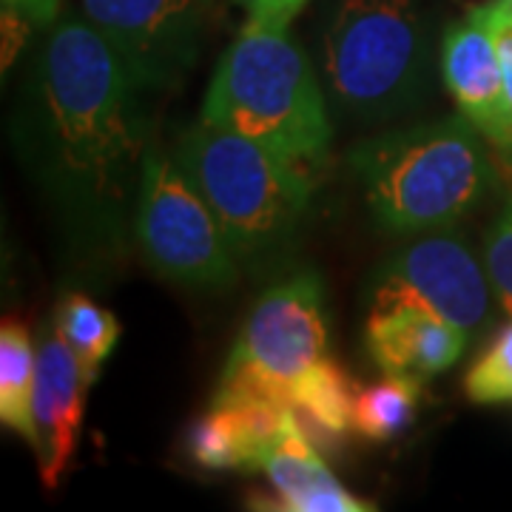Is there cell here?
<instances>
[{
  "mask_svg": "<svg viewBox=\"0 0 512 512\" xmlns=\"http://www.w3.org/2000/svg\"><path fill=\"white\" fill-rule=\"evenodd\" d=\"M148 92L86 15L57 18L15 111V146L80 248L120 254L137 237Z\"/></svg>",
  "mask_w": 512,
  "mask_h": 512,
  "instance_id": "obj_1",
  "label": "cell"
},
{
  "mask_svg": "<svg viewBox=\"0 0 512 512\" xmlns=\"http://www.w3.org/2000/svg\"><path fill=\"white\" fill-rule=\"evenodd\" d=\"M490 140L461 111L390 131L350 151L367 208L390 234H427L461 222L493 191Z\"/></svg>",
  "mask_w": 512,
  "mask_h": 512,
  "instance_id": "obj_2",
  "label": "cell"
},
{
  "mask_svg": "<svg viewBox=\"0 0 512 512\" xmlns=\"http://www.w3.org/2000/svg\"><path fill=\"white\" fill-rule=\"evenodd\" d=\"M433 0H336L322 29V77L350 120L379 123L433 92Z\"/></svg>",
  "mask_w": 512,
  "mask_h": 512,
  "instance_id": "obj_3",
  "label": "cell"
},
{
  "mask_svg": "<svg viewBox=\"0 0 512 512\" xmlns=\"http://www.w3.org/2000/svg\"><path fill=\"white\" fill-rule=\"evenodd\" d=\"M200 120L239 131L302 168L319 163L330 143L328 100L308 55L288 32L254 23L220 57Z\"/></svg>",
  "mask_w": 512,
  "mask_h": 512,
  "instance_id": "obj_4",
  "label": "cell"
},
{
  "mask_svg": "<svg viewBox=\"0 0 512 512\" xmlns=\"http://www.w3.org/2000/svg\"><path fill=\"white\" fill-rule=\"evenodd\" d=\"M177 163L217 214L237 259H259L296 234L311 205L308 168L231 128L197 123Z\"/></svg>",
  "mask_w": 512,
  "mask_h": 512,
  "instance_id": "obj_5",
  "label": "cell"
},
{
  "mask_svg": "<svg viewBox=\"0 0 512 512\" xmlns=\"http://www.w3.org/2000/svg\"><path fill=\"white\" fill-rule=\"evenodd\" d=\"M328 356L322 285L299 274L262 293L222 367V390L256 393L293 407L299 382Z\"/></svg>",
  "mask_w": 512,
  "mask_h": 512,
  "instance_id": "obj_6",
  "label": "cell"
},
{
  "mask_svg": "<svg viewBox=\"0 0 512 512\" xmlns=\"http://www.w3.org/2000/svg\"><path fill=\"white\" fill-rule=\"evenodd\" d=\"M137 239L157 274L191 288H220L237 276V254L217 214L177 157L151 146L137 208Z\"/></svg>",
  "mask_w": 512,
  "mask_h": 512,
  "instance_id": "obj_7",
  "label": "cell"
},
{
  "mask_svg": "<svg viewBox=\"0 0 512 512\" xmlns=\"http://www.w3.org/2000/svg\"><path fill=\"white\" fill-rule=\"evenodd\" d=\"M493 296L487 265H481L473 245L461 234L439 228L384 262L367 293V305L370 311L419 305L473 339L490 322Z\"/></svg>",
  "mask_w": 512,
  "mask_h": 512,
  "instance_id": "obj_8",
  "label": "cell"
},
{
  "mask_svg": "<svg viewBox=\"0 0 512 512\" xmlns=\"http://www.w3.org/2000/svg\"><path fill=\"white\" fill-rule=\"evenodd\" d=\"M80 9L154 94L177 86L197 63L217 0H80Z\"/></svg>",
  "mask_w": 512,
  "mask_h": 512,
  "instance_id": "obj_9",
  "label": "cell"
},
{
  "mask_svg": "<svg viewBox=\"0 0 512 512\" xmlns=\"http://www.w3.org/2000/svg\"><path fill=\"white\" fill-rule=\"evenodd\" d=\"M439 60L441 80L453 94L458 111L490 140L495 151L512 157V109L504 92L487 3L470 9L441 35Z\"/></svg>",
  "mask_w": 512,
  "mask_h": 512,
  "instance_id": "obj_10",
  "label": "cell"
},
{
  "mask_svg": "<svg viewBox=\"0 0 512 512\" xmlns=\"http://www.w3.org/2000/svg\"><path fill=\"white\" fill-rule=\"evenodd\" d=\"M291 416L293 407L268 396L217 387L188 433V453L205 470H262Z\"/></svg>",
  "mask_w": 512,
  "mask_h": 512,
  "instance_id": "obj_11",
  "label": "cell"
},
{
  "mask_svg": "<svg viewBox=\"0 0 512 512\" xmlns=\"http://www.w3.org/2000/svg\"><path fill=\"white\" fill-rule=\"evenodd\" d=\"M89 376L63 339L57 322L43 333L37 348V376L32 416H35V450L40 476L46 487H57L74 456L77 433L83 424V402Z\"/></svg>",
  "mask_w": 512,
  "mask_h": 512,
  "instance_id": "obj_12",
  "label": "cell"
},
{
  "mask_svg": "<svg viewBox=\"0 0 512 512\" xmlns=\"http://www.w3.org/2000/svg\"><path fill=\"white\" fill-rule=\"evenodd\" d=\"M467 345L470 336L464 330L419 305L367 313V356L390 376H413L419 382L439 376L456 365Z\"/></svg>",
  "mask_w": 512,
  "mask_h": 512,
  "instance_id": "obj_13",
  "label": "cell"
},
{
  "mask_svg": "<svg viewBox=\"0 0 512 512\" xmlns=\"http://www.w3.org/2000/svg\"><path fill=\"white\" fill-rule=\"evenodd\" d=\"M274 484L279 510L288 512H367L373 504L348 493L319 456L316 441L302 430L293 413L282 436L262 464Z\"/></svg>",
  "mask_w": 512,
  "mask_h": 512,
  "instance_id": "obj_14",
  "label": "cell"
},
{
  "mask_svg": "<svg viewBox=\"0 0 512 512\" xmlns=\"http://www.w3.org/2000/svg\"><path fill=\"white\" fill-rule=\"evenodd\" d=\"M353 399L356 387L348 373L325 356L296 387L293 413L313 441L319 436L328 441L339 439L353 430Z\"/></svg>",
  "mask_w": 512,
  "mask_h": 512,
  "instance_id": "obj_15",
  "label": "cell"
},
{
  "mask_svg": "<svg viewBox=\"0 0 512 512\" xmlns=\"http://www.w3.org/2000/svg\"><path fill=\"white\" fill-rule=\"evenodd\" d=\"M37 356L29 330L18 322H3L0 328V421L6 430L35 444V399Z\"/></svg>",
  "mask_w": 512,
  "mask_h": 512,
  "instance_id": "obj_16",
  "label": "cell"
},
{
  "mask_svg": "<svg viewBox=\"0 0 512 512\" xmlns=\"http://www.w3.org/2000/svg\"><path fill=\"white\" fill-rule=\"evenodd\" d=\"M419 407V379L390 376L356 390L353 399V430L370 441H390L410 427Z\"/></svg>",
  "mask_w": 512,
  "mask_h": 512,
  "instance_id": "obj_17",
  "label": "cell"
},
{
  "mask_svg": "<svg viewBox=\"0 0 512 512\" xmlns=\"http://www.w3.org/2000/svg\"><path fill=\"white\" fill-rule=\"evenodd\" d=\"M55 322L77 356L83 373L89 376V382H94L103 362L109 359V353L120 339V322L114 319V313L100 308L83 293H72L60 302Z\"/></svg>",
  "mask_w": 512,
  "mask_h": 512,
  "instance_id": "obj_18",
  "label": "cell"
},
{
  "mask_svg": "<svg viewBox=\"0 0 512 512\" xmlns=\"http://www.w3.org/2000/svg\"><path fill=\"white\" fill-rule=\"evenodd\" d=\"M464 390L476 404H512V325L478 356L464 379Z\"/></svg>",
  "mask_w": 512,
  "mask_h": 512,
  "instance_id": "obj_19",
  "label": "cell"
},
{
  "mask_svg": "<svg viewBox=\"0 0 512 512\" xmlns=\"http://www.w3.org/2000/svg\"><path fill=\"white\" fill-rule=\"evenodd\" d=\"M60 9L63 0H3V72L37 32H46L60 18Z\"/></svg>",
  "mask_w": 512,
  "mask_h": 512,
  "instance_id": "obj_20",
  "label": "cell"
},
{
  "mask_svg": "<svg viewBox=\"0 0 512 512\" xmlns=\"http://www.w3.org/2000/svg\"><path fill=\"white\" fill-rule=\"evenodd\" d=\"M484 265L490 274L495 299L512 319V197L501 205L484 237Z\"/></svg>",
  "mask_w": 512,
  "mask_h": 512,
  "instance_id": "obj_21",
  "label": "cell"
},
{
  "mask_svg": "<svg viewBox=\"0 0 512 512\" xmlns=\"http://www.w3.org/2000/svg\"><path fill=\"white\" fill-rule=\"evenodd\" d=\"M237 3L245 9L248 23L274 32H288V26L308 0H237Z\"/></svg>",
  "mask_w": 512,
  "mask_h": 512,
  "instance_id": "obj_22",
  "label": "cell"
},
{
  "mask_svg": "<svg viewBox=\"0 0 512 512\" xmlns=\"http://www.w3.org/2000/svg\"><path fill=\"white\" fill-rule=\"evenodd\" d=\"M487 15L493 26L495 46L501 57V74H504V92L512 109V3L510 0H487Z\"/></svg>",
  "mask_w": 512,
  "mask_h": 512,
  "instance_id": "obj_23",
  "label": "cell"
},
{
  "mask_svg": "<svg viewBox=\"0 0 512 512\" xmlns=\"http://www.w3.org/2000/svg\"><path fill=\"white\" fill-rule=\"evenodd\" d=\"M510 3H512V0H510Z\"/></svg>",
  "mask_w": 512,
  "mask_h": 512,
  "instance_id": "obj_24",
  "label": "cell"
}]
</instances>
